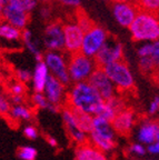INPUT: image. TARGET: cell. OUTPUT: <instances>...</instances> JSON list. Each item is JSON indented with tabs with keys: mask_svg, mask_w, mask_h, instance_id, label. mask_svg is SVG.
<instances>
[{
	"mask_svg": "<svg viewBox=\"0 0 159 160\" xmlns=\"http://www.w3.org/2000/svg\"><path fill=\"white\" fill-rule=\"evenodd\" d=\"M102 102L104 100L98 95L97 91L87 81H82L74 85L66 97L65 105L95 117L96 111Z\"/></svg>",
	"mask_w": 159,
	"mask_h": 160,
	"instance_id": "6da1fadb",
	"label": "cell"
},
{
	"mask_svg": "<svg viewBox=\"0 0 159 160\" xmlns=\"http://www.w3.org/2000/svg\"><path fill=\"white\" fill-rule=\"evenodd\" d=\"M129 29L135 41H157L159 40L158 15L139 10Z\"/></svg>",
	"mask_w": 159,
	"mask_h": 160,
	"instance_id": "7a4b0ae2",
	"label": "cell"
},
{
	"mask_svg": "<svg viewBox=\"0 0 159 160\" xmlns=\"http://www.w3.org/2000/svg\"><path fill=\"white\" fill-rule=\"evenodd\" d=\"M110 79L115 88L120 92H132L135 90V79L129 66L124 59L115 61L101 68Z\"/></svg>",
	"mask_w": 159,
	"mask_h": 160,
	"instance_id": "3957f363",
	"label": "cell"
},
{
	"mask_svg": "<svg viewBox=\"0 0 159 160\" xmlns=\"http://www.w3.org/2000/svg\"><path fill=\"white\" fill-rule=\"evenodd\" d=\"M67 66L70 80H74L76 83L87 81L95 69L97 68L94 58L87 57L81 52L71 55Z\"/></svg>",
	"mask_w": 159,
	"mask_h": 160,
	"instance_id": "277c9868",
	"label": "cell"
},
{
	"mask_svg": "<svg viewBox=\"0 0 159 160\" xmlns=\"http://www.w3.org/2000/svg\"><path fill=\"white\" fill-rule=\"evenodd\" d=\"M122 59H124L122 45L114 36L108 35L102 47L100 48L97 55L95 56L94 61L97 68H104L105 66Z\"/></svg>",
	"mask_w": 159,
	"mask_h": 160,
	"instance_id": "5b68a950",
	"label": "cell"
},
{
	"mask_svg": "<svg viewBox=\"0 0 159 160\" xmlns=\"http://www.w3.org/2000/svg\"><path fill=\"white\" fill-rule=\"evenodd\" d=\"M107 37V32L101 27L95 25L91 29L85 32L80 52L89 58H95V56L97 55L100 48L105 43Z\"/></svg>",
	"mask_w": 159,
	"mask_h": 160,
	"instance_id": "8992f818",
	"label": "cell"
},
{
	"mask_svg": "<svg viewBox=\"0 0 159 160\" xmlns=\"http://www.w3.org/2000/svg\"><path fill=\"white\" fill-rule=\"evenodd\" d=\"M87 82L97 91L104 101H108L116 96V88L101 68H96Z\"/></svg>",
	"mask_w": 159,
	"mask_h": 160,
	"instance_id": "52a82bcc",
	"label": "cell"
},
{
	"mask_svg": "<svg viewBox=\"0 0 159 160\" xmlns=\"http://www.w3.org/2000/svg\"><path fill=\"white\" fill-rule=\"evenodd\" d=\"M60 113H61L62 122H64V126H65V129L67 131V135L69 137L70 141H72L76 146H80L88 142L89 137H88L87 133L82 132L81 130L78 128L71 109L66 105H64Z\"/></svg>",
	"mask_w": 159,
	"mask_h": 160,
	"instance_id": "ba28073f",
	"label": "cell"
},
{
	"mask_svg": "<svg viewBox=\"0 0 159 160\" xmlns=\"http://www.w3.org/2000/svg\"><path fill=\"white\" fill-rule=\"evenodd\" d=\"M46 66L49 69V72L52 73L54 77H56L60 82L64 85H68L70 82L69 72H68V66L66 63L65 59L54 51L48 52L44 58Z\"/></svg>",
	"mask_w": 159,
	"mask_h": 160,
	"instance_id": "9c48e42d",
	"label": "cell"
},
{
	"mask_svg": "<svg viewBox=\"0 0 159 160\" xmlns=\"http://www.w3.org/2000/svg\"><path fill=\"white\" fill-rule=\"evenodd\" d=\"M85 32L77 23H68L64 26L65 49L71 55L80 52Z\"/></svg>",
	"mask_w": 159,
	"mask_h": 160,
	"instance_id": "30bf717a",
	"label": "cell"
},
{
	"mask_svg": "<svg viewBox=\"0 0 159 160\" xmlns=\"http://www.w3.org/2000/svg\"><path fill=\"white\" fill-rule=\"evenodd\" d=\"M140 8L136 2H115L112 6V11L117 22L127 28L131 26Z\"/></svg>",
	"mask_w": 159,
	"mask_h": 160,
	"instance_id": "8fae6325",
	"label": "cell"
},
{
	"mask_svg": "<svg viewBox=\"0 0 159 160\" xmlns=\"http://www.w3.org/2000/svg\"><path fill=\"white\" fill-rule=\"evenodd\" d=\"M135 122H136V115L134 110L130 108H126L121 112L116 115V117L111 121V126L116 135L125 137V136L130 135Z\"/></svg>",
	"mask_w": 159,
	"mask_h": 160,
	"instance_id": "7c38bea8",
	"label": "cell"
},
{
	"mask_svg": "<svg viewBox=\"0 0 159 160\" xmlns=\"http://www.w3.org/2000/svg\"><path fill=\"white\" fill-rule=\"evenodd\" d=\"M44 95L47 98L48 102L50 105L60 106L62 107V102H66V90L65 85L61 83L59 80L52 75L49 76L47 80V83L44 89Z\"/></svg>",
	"mask_w": 159,
	"mask_h": 160,
	"instance_id": "4fadbf2b",
	"label": "cell"
},
{
	"mask_svg": "<svg viewBox=\"0 0 159 160\" xmlns=\"http://www.w3.org/2000/svg\"><path fill=\"white\" fill-rule=\"evenodd\" d=\"M44 41L49 50H60L65 48L64 41V27L60 23L54 22L47 26L44 33Z\"/></svg>",
	"mask_w": 159,
	"mask_h": 160,
	"instance_id": "5bb4252c",
	"label": "cell"
},
{
	"mask_svg": "<svg viewBox=\"0 0 159 160\" xmlns=\"http://www.w3.org/2000/svg\"><path fill=\"white\" fill-rule=\"evenodd\" d=\"M0 16H1V19L6 20V22L20 30L23 29L27 26L28 20H29V15L27 12L15 9L9 5L5 8V10Z\"/></svg>",
	"mask_w": 159,
	"mask_h": 160,
	"instance_id": "9a60e30c",
	"label": "cell"
},
{
	"mask_svg": "<svg viewBox=\"0 0 159 160\" xmlns=\"http://www.w3.org/2000/svg\"><path fill=\"white\" fill-rule=\"evenodd\" d=\"M75 160H108V157L88 141L84 145L76 146Z\"/></svg>",
	"mask_w": 159,
	"mask_h": 160,
	"instance_id": "2e32d148",
	"label": "cell"
},
{
	"mask_svg": "<svg viewBox=\"0 0 159 160\" xmlns=\"http://www.w3.org/2000/svg\"><path fill=\"white\" fill-rule=\"evenodd\" d=\"M158 127L159 122L151 121V120H147V121L142 122L139 127L138 132H137V139H138L139 143L149 146L156 142V135Z\"/></svg>",
	"mask_w": 159,
	"mask_h": 160,
	"instance_id": "e0dca14e",
	"label": "cell"
},
{
	"mask_svg": "<svg viewBox=\"0 0 159 160\" xmlns=\"http://www.w3.org/2000/svg\"><path fill=\"white\" fill-rule=\"evenodd\" d=\"M49 76V69L46 66L45 61L37 62L35 67V71L33 73V79H31L35 92H44V89H45V86L47 83Z\"/></svg>",
	"mask_w": 159,
	"mask_h": 160,
	"instance_id": "ac0fdd59",
	"label": "cell"
},
{
	"mask_svg": "<svg viewBox=\"0 0 159 160\" xmlns=\"http://www.w3.org/2000/svg\"><path fill=\"white\" fill-rule=\"evenodd\" d=\"M88 137H89V142L91 143L95 148H97L98 150H100V151L104 153L111 152L112 150L116 148V146H117L116 140H111L106 137H102V136L98 135V133L95 132V131H91Z\"/></svg>",
	"mask_w": 159,
	"mask_h": 160,
	"instance_id": "d6986e66",
	"label": "cell"
},
{
	"mask_svg": "<svg viewBox=\"0 0 159 160\" xmlns=\"http://www.w3.org/2000/svg\"><path fill=\"white\" fill-rule=\"evenodd\" d=\"M92 131L97 132L98 135L106 137L108 139L116 140V133H115L114 129H112L111 122L108 120L104 119L100 117H94V121H92Z\"/></svg>",
	"mask_w": 159,
	"mask_h": 160,
	"instance_id": "ffe728a7",
	"label": "cell"
},
{
	"mask_svg": "<svg viewBox=\"0 0 159 160\" xmlns=\"http://www.w3.org/2000/svg\"><path fill=\"white\" fill-rule=\"evenodd\" d=\"M9 118L13 121H31L33 118V111L31 108L25 105H13L10 110Z\"/></svg>",
	"mask_w": 159,
	"mask_h": 160,
	"instance_id": "44dd1931",
	"label": "cell"
},
{
	"mask_svg": "<svg viewBox=\"0 0 159 160\" xmlns=\"http://www.w3.org/2000/svg\"><path fill=\"white\" fill-rule=\"evenodd\" d=\"M74 113V117L76 119V122H77V126L82 132L87 133L89 136V133L92 131V121H94V117L89 113L82 112L80 110L77 109H72L70 108Z\"/></svg>",
	"mask_w": 159,
	"mask_h": 160,
	"instance_id": "7402d4cb",
	"label": "cell"
},
{
	"mask_svg": "<svg viewBox=\"0 0 159 160\" xmlns=\"http://www.w3.org/2000/svg\"><path fill=\"white\" fill-rule=\"evenodd\" d=\"M21 35H23L21 30L9 25L8 22L0 23V38L8 41H16L21 37Z\"/></svg>",
	"mask_w": 159,
	"mask_h": 160,
	"instance_id": "603a6c76",
	"label": "cell"
},
{
	"mask_svg": "<svg viewBox=\"0 0 159 160\" xmlns=\"http://www.w3.org/2000/svg\"><path fill=\"white\" fill-rule=\"evenodd\" d=\"M21 37H23V41H25V43H26V46H27L28 49H29L30 51H31V52L36 56V59H37L38 62H40V61H44V60H42V56H41V53H40L39 49L37 48L36 43H33V40H31V37H33V36H31V32H30L29 30H27V29L23 30Z\"/></svg>",
	"mask_w": 159,
	"mask_h": 160,
	"instance_id": "cb8c5ba5",
	"label": "cell"
},
{
	"mask_svg": "<svg viewBox=\"0 0 159 160\" xmlns=\"http://www.w3.org/2000/svg\"><path fill=\"white\" fill-rule=\"evenodd\" d=\"M37 5L36 0H9V6L23 12H29Z\"/></svg>",
	"mask_w": 159,
	"mask_h": 160,
	"instance_id": "d4e9b609",
	"label": "cell"
},
{
	"mask_svg": "<svg viewBox=\"0 0 159 160\" xmlns=\"http://www.w3.org/2000/svg\"><path fill=\"white\" fill-rule=\"evenodd\" d=\"M38 151L33 146H23L17 149V157L20 160H36Z\"/></svg>",
	"mask_w": 159,
	"mask_h": 160,
	"instance_id": "484cf974",
	"label": "cell"
},
{
	"mask_svg": "<svg viewBox=\"0 0 159 160\" xmlns=\"http://www.w3.org/2000/svg\"><path fill=\"white\" fill-rule=\"evenodd\" d=\"M136 3L140 10L151 13H159V0H136Z\"/></svg>",
	"mask_w": 159,
	"mask_h": 160,
	"instance_id": "4316f807",
	"label": "cell"
},
{
	"mask_svg": "<svg viewBox=\"0 0 159 160\" xmlns=\"http://www.w3.org/2000/svg\"><path fill=\"white\" fill-rule=\"evenodd\" d=\"M76 19H77V25L84 30V32L88 31V30L91 29L95 26V23L92 22V20L90 19L82 10H78L77 11V17H76Z\"/></svg>",
	"mask_w": 159,
	"mask_h": 160,
	"instance_id": "83f0119b",
	"label": "cell"
},
{
	"mask_svg": "<svg viewBox=\"0 0 159 160\" xmlns=\"http://www.w3.org/2000/svg\"><path fill=\"white\" fill-rule=\"evenodd\" d=\"M30 101H31L33 107L36 108V109H47L48 106H49L47 98L45 97V95L42 92H35L31 96Z\"/></svg>",
	"mask_w": 159,
	"mask_h": 160,
	"instance_id": "f1b7e54d",
	"label": "cell"
},
{
	"mask_svg": "<svg viewBox=\"0 0 159 160\" xmlns=\"http://www.w3.org/2000/svg\"><path fill=\"white\" fill-rule=\"evenodd\" d=\"M139 68L142 72L148 73V72H152L156 69V65H155L151 57H145V58H140Z\"/></svg>",
	"mask_w": 159,
	"mask_h": 160,
	"instance_id": "f546056e",
	"label": "cell"
},
{
	"mask_svg": "<svg viewBox=\"0 0 159 160\" xmlns=\"http://www.w3.org/2000/svg\"><path fill=\"white\" fill-rule=\"evenodd\" d=\"M26 87L25 83L20 81H15L9 86V95L10 97H16V96H25L26 95Z\"/></svg>",
	"mask_w": 159,
	"mask_h": 160,
	"instance_id": "4dcf8cb0",
	"label": "cell"
},
{
	"mask_svg": "<svg viewBox=\"0 0 159 160\" xmlns=\"http://www.w3.org/2000/svg\"><path fill=\"white\" fill-rule=\"evenodd\" d=\"M11 102L7 97L0 93V116L1 117H8L9 118L10 110H11Z\"/></svg>",
	"mask_w": 159,
	"mask_h": 160,
	"instance_id": "1f68e13d",
	"label": "cell"
},
{
	"mask_svg": "<svg viewBox=\"0 0 159 160\" xmlns=\"http://www.w3.org/2000/svg\"><path fill=\"white\" fill-rule=\"evenodd\" d=\"M23 136L29 140H35L39 136V131H38V129L35 126L28 125L23 128Z\"/></svg>",
	"mask_w": 159,
	"mask_h": 160,
	"instance_id": "d6a6232c",
	"label": "cell"
},
{
	"mask_svg": "<svg viewBox=\"0 0 159 160\" xmlns=\"http://www.w3.org/2000/svg\"><path fill=\"white\" fill-rule=\"evenodd\" d=\"M128 150H129L132 155H136V156H138V157L145 156L147 152V148H145L144 145H141V143H139V142L131 143V145L129 146V148H128Z\"/></svg>",
	"mask_w": 159,
	"mask_h": 160,
	"instance_id": "836d02e7",
	"label": "cell"
},
{
	"mask_svg": "<svg viewBox=\"0 0 159 160\" xmlns=\"http://www.w3.org/2000/svg\"><path fill=\"white\" fill-rule=\"evenodd\" d=\"M17 78H18V81H20V82H23V83H26L33 79V75H31L28 70L18 69L17 70Z\"/></svg>",
	"mask_w": 159,
	"mask_h": 160,
	"instance_id": "e575fe53",
	"label": "cell"
},
{
	"mask_svg": "<svg viewBox=\"0 0 159 160\" xmlns=\"http://www.w3.org/2000/svg\"><path fill=\"white\" fill-rule=\"evenodd\" d=\"M152 53V45L150 43H147L138 49V55L140 58H145V57H151Z\"/></svg>",
	"mask_w": 159,
	"mask_h": 160,
	"instance_id": "d590c367",
	"label": "cell"
},
{
	"mask_svg": "<svg viewBox=\"0 0 159 160\" xmlns=\"http://www.w3.org/2000/svg\"><path fill=\"white\" fill-rule=\"evenodd\" d=\"M158 111H159V97L156 96L149 103V107H148V115L154 116V115H156Z\"/></svg>",
	"mask_w": 159,
	"mask_h": 160,
	"instance_id": "8d00e7d4",
	"label": "cell"
},
{
	"mask_svg": "<svg viewBox=\"0 0 159 160\" xmlns=\"http://www.w3.org/2000/svg\"><path fill=\"white\" fill-rule=\"evenodd\" d=\"M151 58L154 60L156 68H159V40L155 41L152 43V53H151Z\"/></svg>",
	"mask_w": 159,
	"mask_h": 160,
	"instance_id": "74e56055",
	"label": "cell"
},
{
	"mask_svg": "<svg viewBox=\"0 0 159 160\" xmlns=\"http://www.w3.org/2000/svg\"><path fill=\"white\" fill-rule=\"evenodd\" d=\"M147 151L151 155H159V142H154L147 147Z\"/></svg>",
	"mask_w": 159,
	"mask_h": 160,
	"instance_id": "f35d334b",
	"label": "cell"
},
{
	"mask_svg": "<svg viewBox=\"0 0 159 160\" xmlns=\"http://www.w3.org/2000/svg\"><path fill=\"white\" fill-rule=\"evenodd\" d=\"M58 1L68 7H78L80 5V0H58Z\"/></svg>",
	"mask_w": 159,
	"mask_h": 160,
	"instance_id": "ab89813d",
	"label": "cell"
},
{
	"mask_svg": "<svg viewBox=\"0 0 159 160\" xmlns=\"http://www.w3.org/2000/svg\"><path fill=\"white\" fill-rule=\"evenodd\" d=\"M46 140H47L48 145H50L52 148H57L58 147V141H57V139H56V138L51 137V136H47V137H46Z\"/></svg>",
	"mask_w": 159,
	"mask_h": 160,
	"instance_id": "60d3db41",
	"label": "cell"
},
{
	"mask_svg": "<svg viewBox=\"0 0 159 160\" xmlns=\"http://www.w3.org/2000/svg\"><path fill=\"white\" fill-rule=\"evenodd\" d=\"M8 5H9V0H0V15L3 13V11Z\"/></svg>",
	"mask_w": 159,
	"mask_h": 160,
	"instance_id": "b9f144b4",
	"label": "cell"
},
{
	"mask_svg": "<svg viewBox=\"0 0 159 160\" xmlns=\"http://www.w3.org/2000/svg\"><path fill=\"white\" fill-rule=\"evenodd\" d=\"M114 2H136V0H112Z\"/></svg>",
	"mask_w": 159,
	"mask_h": 160,
	"instance_id": "7bdbcfd3",
	"label": "cell"
},
{
	"mask_svg": "<svg viewBox=\"0 0 159 160\" xmlns=\"http://www.w3.org/2000/svg\"><path fill=\"white\" fill-rule=\"evenodd\" d=\"M156 142H159V127L157 130V135H156Z\"/></svg>",
	"mask_w": 159,
	"mask_h": 160,
	"instance_id": "ee69618b",
	"label": "cell"
},
{
	"mask_svg": "<svg viewBox=\"0 0 159 160\" xmlns=\"http://www.w3.org/2000/svg\"><path fill=\"white\" fill-rule=\"evenodd\" d=\"M40 1H50V0H40Z\"/></svg>",
	"mask_w": 159,
	"mask_h": 160,
	"instance_id": "f6af8a7d",
	"label": "cell"
},
{
	"mask_svg": "<svg viewBox=\"0 0 159 160\" xmlns=\"http://www.w3.org/2000/svg\"><path fill=\"white\" fill-rule=\"evenodd\" d=\"M0 23H1V17H0Z\"/></svg>",
	"mask_w": 159,
	"mask_h": 160,
	"instance_id": "bcb514c9",
	"label": "cell"
}]
</instances>
